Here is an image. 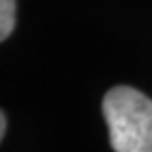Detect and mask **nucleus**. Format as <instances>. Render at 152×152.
I'll list each match as a JSON object with an SVG mask.
<instances>
[{"label":"nucleus","instance_id":"f03ea898","mask_svg":"<svg viewBox=\"0 0 152 152\" xmlns=\"http://www.w3.org/2000/svg\"><path fill=\"white\" fill-rule=\"evenodd\" d=\"M17 4L15 0H0V40H7L15 28Z\"/></svg>","mask_w":152,"mask_h":152},{"label":"nucleus","instance_id":"7ed1b4c3","mask_svg":"<svg viewBox=\"0 0 152 152\" xmlns=\"http://www.w3.org/2000/svg\"><path fill=\"white\" fill-rule=\"evenodd\" d=\"M4 133H7V114L2 112L0 114V137H4Z\"/></svg>","mask_w":152,"mask_h":152},{"label":"nucleus","instance_id":"f257e3e1","mask_svg":"<svg viewBox=\"0 0 152 152\" xmlns=\"http://www.w3.org/2000/svg\"><path fill=\"white\" fill-rule=\"evenodd\" d=\"M114 152H152V99L133 87H114L104 97Z\"/></svg>","mask_w":152,"mask_h":152}]
</instances>
